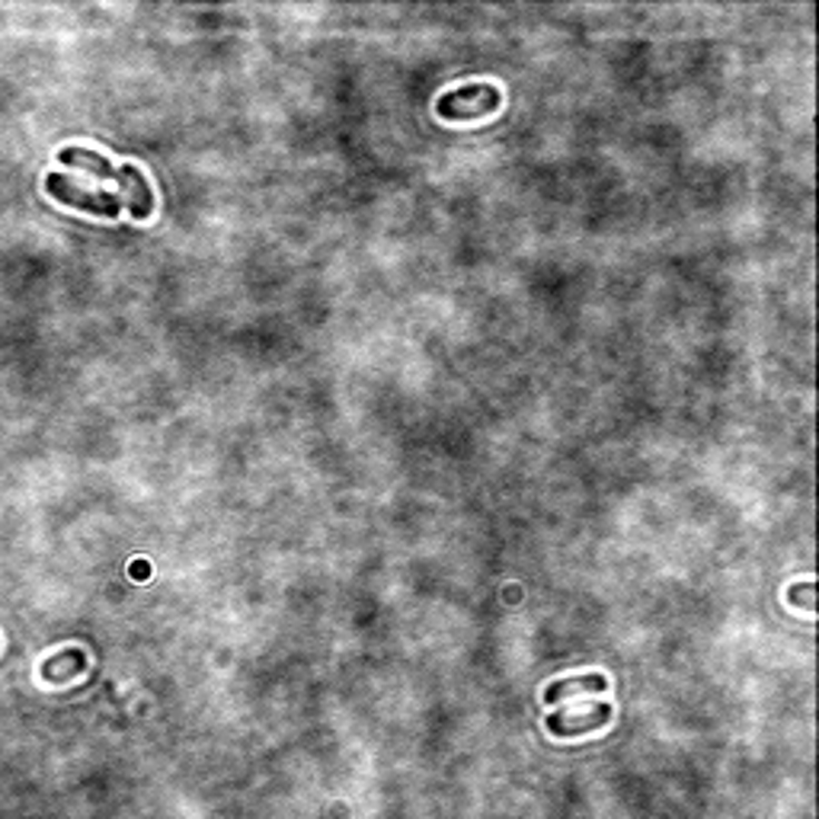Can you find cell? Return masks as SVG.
Here are the masks:
<instances>
[{"mask_svg":"<svg viewBox=\"0 0 819 819\" xmlns=\"http://www.w3.org/2000/svg\"><path fill=\"white\" fill-rule=\"evenodd\" d=\"M46 189H49L51 199H58L61 205H71L77 211H90V215H100V218H119V211H122L119 196L83 189V186H77V179L65 177V174H49Z\"/></svg>","mask_w":819,"mask_h":819,"instance_id":"3957f363","label":"cell"},{"mask_svg":"<svg viewBox=\"0 0 819 819\" xmlns=\"http://www.w3.org/2000/svg\"><path fill=\"white\" fill-rule=\"evenodd\" d=\"M614 708L609 701H592V704H583L576 711H554L547 717V730L561 740H576V737H586V733H595L602 730L609 720H612Z\"/></svg>","mask_w":819,"mask_h":819,"instance_id":"277c9868","label":"cell"},{"mask_svg":"<svg viewBox=\"0 0 819 819\" xmlns=\"http://www.w3.org/2000/svg\"><path fill=\"white\" fill-rule=\"evenodd\" d=\"M605 675L599 672H589V675H573V679H561V682H551L544 689V704H557L563 698H573V694H586V691H605Z\"/></svg>","mask_w":819,"mask_h":819,"instance_id":"8992f818","label":"cell"},{"mask_svg":"<svg viewBox=\"0 0 819 819\" xmlns=\"http://www.w3.org/2000/svg\"><path fill=\"white\" fill-rule=\"evenodd\" d=\"M788 602L791 605H800L803 612H817V586L813 583H800V586H791L788 592Z\"/></svg>","mask_w":819,"mask_h":819,"instance_id":"52a82bcc","label":"cell"},{"mask_svg":"<svg viewBox=\"0 0 819 819\" xmlns=\"http://www.w3.org/2000/svg\"><path fill=\"white\" fill-rule=\"evenodd\" d=\"M83 669H87V653L77 650V647H68V650L55 653V657H49V660L42 663V679L51 682V685H65V682H71L75 675H80Z\"/></svg>","mask_w":819,"mask_h":819,"instance_id":"5b68a950","label":"cell"},{"mask_svg":"<svg viewBox=\"0 0 819 819\" xmlns=\"http://www.w3.org/2000/svg\"><path fill=\"white\" fill-rule=\"evenodd\" d=\"M503 102V93L493 83H464L435 100V116L445 122H474L493 116Z\"/></svg>","mask_w":819,"mask_h":819,"instance_id":"7a4b0ae2","label":"cell"},{"mask_svg":"<svg viewBox=\"0 0 819 819\" xmlns=\"http://www.w3.org/2000/svg\"><path fill=\"white\" fill-rule=\"evenodd\" d=\"M58 160L68 164V167H75V170L90 174V177L116 182V186L122 189L128 211H131L135 218H148L154 211V193L141 170H135V167H128V164L126 167H116V164H109L102 154L87 151V148H65V151L58 154Z\"/></svg>","mask_w":819,"mask_h":819,"instance_id":"6da1fadb","label":"cell"}]
</instances>
